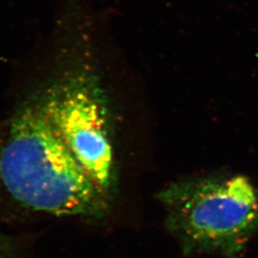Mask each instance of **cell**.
Listing matches in <instances>:
<instances>
[{
	"label": "cell",
	"mask_w": 258,
	"mask_h": 258,
	"mask_svg": "<svg viewBox=\"0 0 258 258\" xmlns=\"http://www.w3.org/2000/svg\"><path fill=\"white\" fill-rule=\"evenodd\" d=\"M0 181L19 204L55 216L102 218L105 194L55 136L37 102L15 116L0 149Z\"/></svg>",
	"instance_id": "1"
},
{
	"label": "cell",
	"mask_w": 258,
	"mask_h": 258,
	"mask_svg": "<svg viewBox=\"0 0 258 258\" xmlns=\"http://www.w3.org/2000/svg\"><path fill=\"white\" fill-rule=\"evenodd\" d=\"M36 102L55 136L111 196L116 168L110 119L97 83L82 77L66 79L51 86Z\"/></svg>",
	"instance_id": "3"
},
{
	"label": "cell",
	"mask_w": 258,
	"mask_h": 258,
	"mask_svg": "<svg viewBox=\"0 0 258 258\" xmlns=\"http://www.w3.org/2000/svg\"><path fill=\"white\" fill-rule=\"evenodd\" d=\"M185 253L238 258L258 233V187L242 175L184 178L158 195Z\"/></svg>",
	"instance_id": "2"
},
{
	"label": "cell",
	"mask_w": 258,
	"mask_h": 258,
	"mask_svg": "<svg viewBox=\"0 0 258 258\" xmlns=\"http://www.w3.org/2000/svg\"><path fill=\"white\" fill-rule=\"evenodd\" d=\"M13 257V249L8 239L0 232V258Z\"/></svg>",
	"instance_id": "4"
}]
</instances>
